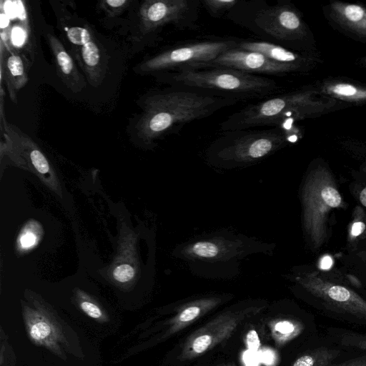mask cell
<instances>
[{
  "mask_svg": "<svg viewBox=\"0 0 366 366\" xmlns=\"http://www.w3.org/2000/svg\"><path fill=\"white\" fill-rule=\"evenodd\" d=\"M302 287L327 310L366 324V299L325 271L300 281Z\"/></svg>",
  "mask_w": 366,
  "mask_h": 366,
  "instance_id": "5b68a950",
  "label": "cell"
},
{
  "mask_svg": "<svg viewBox=\"0 0 366 366\" xmlns=\"http://www.w3.org/2000/svg\"><path fill=\"white\" fill-rule=\"evenodd\" d=\"M330 91L339 97L351 99H366V91L360 90L352 85L338 84L330 88Z\"/></svg>",
  "mask_w": 366,
  "mask_h": 366,
  "instance_id": "7402d4cb",
  "label": "cell"
},
{
  "mask_svg": "<svg viewBox=\"0 0 366 366\" xmlns=\"http://www.w3.org/2000/svg\"><path fill=\"white\" fill-rule=\"evenodd\" d=\"M338 355L337 350L322 347L304 353L291 366H331Z\"/></svg>",
  "mask_w": 366,
  "mask_h": 366,
  "instance_id": "e0dca14e",
  "label": "cell"
},
{
  "mask_svg": "<svg viewBox=\"0 0 366 366\" xmlns=\"http://www.w3.org/2000/svg\"><path fill=\"white\" fill-rule=\"evenodd\" d=\"M271 335L276 345L283 346L297 337L303 330L302 324L292 319H277L269 323Z\"/></svg>",
  "mask_w": 366,
  "mask_h": 366,
  "instance_id": "2e32d148",
  "label": "cell"
},
{
  "mask_svg": "<svg viewBox=\"0 0 366 366\" xmlns=\"http://www.w3.org/2000/svg\"><path fill=\"white\" fill-rule=\"evenodd\" d=\"M285 137L277 128L224 132L209 147V154L222 161L244 162L261 159L280 148Z\"/></svg>",
  "mask_w": 366,
  "mask_h": 366,
  "instance_id": "277c9868",
  "label": "cell"
},
{
  "mask_svg": "<svg viewBox=\"0 0 366 366\" xmlns=\"http://www.w3.org/2000/svg\"><path fill=\"white\" fill-rule=\"evenodd\" d=\"M36 235L31 232H26L20 237V244L22 247L28 248L34 244Z\"/></svg>",
  "mask_w": 366,
  "mask_h": 366,
  "instance_id": "4316f807",
  "label": "cell"
},
{
  "mask_svg": "<svg viewBox=\"0 0 366 366\" xmlns=\"http://www.w3.org/2000/svg\"><path fill=\"white\" fill-rule=\"evenodd\" d=\"M238 101L193 90L172 87L147 96L136 124V134L152 143L184 124L211 116Z\"/></svg>",
  "mask_w": 366,
  "mask_h": 366,
  "instance_id": "6da1fadb",
  "label": "cell"
},
{
  "mask_svg": "<svg viewBox=\"0 0 366 366\" xmlns=\"http://www.w3.org/2000/svg\"><path fill=\"white\" fill-rule=\"evenodd\" d=\"M253 24L262 34L277 40H288L301 31V21L295 11L286 6H266L254 16Z\"/></svg>",
  "mask_w": 366,
  "mask_h": 366,
  "instance_id": "8fae6325",
  "label": "cell"
},
{
  "mask_svg": "<svg viewBox=\"0 0 366 366\" xmlns=\"http://www.w3.org/2000/svg\"><path fill=\"white\" fill-rule=\"evenodd\" d=\"M332 264L331 259L328 257H325L322 261V268H327Z\"/></svg>",
  "mask_w": 366,
  "mask_h": 366,
  "instance_id": "1f68e13d",
  "label": "cell"
},
{
  "mask_svg": "<svg viewBox=\"0 0 366 366\" xmlns=\"http://www.w3.org/2000/svg\"><path fill=\"white\" fill-rule=\"evenodd\" d=\"M336 10L351 26L366 33V10L364 8L355 4H338Z\"/></svg>",
  "mask_w": 366,
  "mask_h": 366,
  "instance_id": "ac0fdd59",
  "label": "cell"
},
{
  "mask_svg": "<svg viewBox=\"0 0 366 366\" xmlns=\"http://www.w3.org/2000/svg\"><path fill=\"white\" fill-rule=\"evenodd\" d=\"M238 41L234 38H220L175 46L142 61L137 69L143 74H158L193 68L235 48Z\"/></svg>",
  "mask_w": 366,
  "mask_h": 366,
  "instance_id": "3957f363",
  "label": "cell"
},
{
  "mask_svg": "<svg viewBox=\"0 0 366 366\" xmlns=\"http://www.w3.org/2000/svg\"><path fill=\"white\" fill-rule=\"evenodd\" d=\"M134 276V269L129 264H122L116 267L113 271L114 278L122 283L129 282Z\"/></svg>",
  "mask_w": 366,
  "mask_h": 366,
  "instance_id": "d4e9b609",
  "label": "cell"
},
{
  "mask_svg": "<svg viewBox=\"0 0 366 366\" xmlns=\"http://www.w3.org/2000/svg\"><path fill=\"white\" fill-rule=\"evenodd\" d=\"M359 197L361 204L366 207V187L360 192Z\"/></svg>",
  "mask_w": 366,
  "mask_h": 366,
  "instance_id": "4dcf8cb0",
  "label": "cell"
},
{
  "mask_svg": "<svg viewBox=\"0 0 366 366\" xmlns=\"http://www.w3.org/2000/svg\"><path fill=\"white\" fill-rule=\"evenodd\" d=\"M46 36L54 57L58 76L72 92L78 93L82 91L86 87V81L78 70L71 54L53 34L47 33Z\"/></svg>",
  "mask_w": 366,
  "mask_h": 366,
  "instance_id": "7c38bea8",
  "label": "cell"
},
{
  "mask_svg": "<svg viewBox=\"0 0 366 366\" xmlns=\"http://www.w3.org/2000/svg\"><path fill=\"white\" fill-rule=\"evenodd\" d=\"M220 302L217 298L197 300L180 307L177 314L167 322V329L164 337H169L188 327L208 312L216 307Z\"/></svg>",
  "mask_w": 366,
  "mask_h": 366,
  "instance_id": "5bb4252c",
  "label": "cell"
},
{
  "mask_svg": "<svg viewBox=\"0 0 366 366\" xmlns=\"http://www.w3.org/2000/svg\"><path fill=\"white\" fill-rule=\"evenodd\" d=\"M190 250L194 255L202 258H213L219 252L216 244L208 241L196 242L192 246Z\"/></svg>",
  "mask_w": 366,
  "mask_h": 366,
  "instance_id": "603a6c76",
  "label": "cell"
},
{
  "mask_svg": "<svg viewBox=\"0 0 366 366\" xmlns=\"http://www.w3.org/2000/svg\"><path fill=\"white\" fill-rule=\"evenodd\" d=\"M219 366H235V365L233 364H224V365H221Z\"/></svg>",
  "mask_w": 366,
  "mask_h": 366,
  "instance_id": "d6a6232c",
  "label": "cell"
},
{
  "mask_svg": "<svg viewBox=\"0 0 366 366\" xmlns=\"http://www.w3.org/2000/svg\"><path fill=\"white\" fill-rule=\"evenodd\" d=\"M3 77L10 99L16 102L19 92L29 81L28 68L23 57L1 41V79Z\"/></svg>",
  "mask_w": 366,
  "mask_h": 366,
  "instance_id": "4fadbf2b",
  "label": "cell"
},
{
  "mask_svg": "<svg viewBox=\"0 0 366 366\" xmlns=\"http://www.w3.org/2000/svg\"><path fill=\"white\" fill-rule=\"evenodd\" d=\"M334 366H366V356L348 360Z\"/></svg>",
  "mask_w": 366,
  "mask_h": 366,
  "instance_id": "83f0119b",
  "label": "cell"
},
{
  "mask_svg": "<svg viewBox=\"0 0 366 366\" xmlns=\"http://www.w3.org/2000/svg\"><path fill=\"white\" fill-rule=\"evenodd\" d=\"M199 0H146L139 7V28L142 34H150L165 26L179 29L197 27Z\"/></svg>",
  "mask_w": 366,
  "mask_h": 366,
  "instance_id": "8992f818",
  "label": "cell"
},
{
  "mask_svg": "<svg viewBox=\"0 0 366 366\" xmlns=\"http://www.w3.org/2000/svg\"><path fill=\"white\" fill-rule=\"evenodd\" d=\"M307 217L308 227L317 243L323 239L326 215L332 209L338 207L342 203V197L332 181L325 175H319L312 179L308 189ZM314 237V238H315Z\"/></svg>",
  "mask_w": 366,
  "mask_h": 366,
  "instance_id": "30bf717a",
  "label": "cell"
},
{
  "mask_svg": "<svg viewBox=\"0 0 366 366\" xmlns=\"http://www.w3.org/2000/svg\"><path fill=\"white\" fill-rule=\"evenodd\" d=\"M25 320L29 335L33 342L49 348H56L59 340L56 327L43 314L27 310Z\"/></svg>",
  "mask_w": 366,
  "mask_h": 366,
  "instance_id": "9a60e30c",
  "label": "cell"
},
{
  "mask_svg": "<svg viewBox=\"0 0 366 366\" xmlns=\"http://www.w3.org/2000/svg\"><path fill=\"white\" fill-rule=\"evenodd\" d=\"M64 36L70 46V52L93 86H99L104 80L108 59L98 43L92 29L87 25H62Z\"/></svg>",
  "mask_w": 366,
  "mask_h": 366,
  "instance_id": "52a82bcc",
  "label": "cell"
},
{
  "mask_svg": "<svg viewBox=\"0 0 366 366\" xmlns=\"http://www.w3.org/2000/svg\"><path fill=\"white\" fill-rule=\"evenodd\" d=\"M338 337L342 345L366 352V333L342 330Z\"/></svg>",
  "mask_w": 366,
  "mask_h": 366,
  "instance_id": "d6986e66",
  "label": "cell"
},
{
  "mask_svg": "<svg viewBox=\"0 0 366 366\" xmlns=\"http://www.w3.org/2000/svg\"><path fill=\"white\" fill-rule=\"evenodd\" d=\"M130 3V0H103L99 2L98 6L107 16L113 17L122 13Z\"/></svg>",
  "mask_w": 366,
  "mask_h": 366,
  "instance_id": "44dd1931",
  "label": "cell"
},
{
  "mask_svg": "<svg viewBox=\"0 0 366 366\" xmlns=\"http://www.w3.org/2000/svg\"><path fill=\"white\" fill-rule=\"evenodd\" d=\"M172 87L186 89L238 102L267 98L278 89L272 79L228 68L180 69L157 74Z\"/></svg>",
  "mask_w": 366,
  "mask_h": 366,
  "instance_id": "7a4b0ae2",
  "label": "cell"
},
{
  "mask_svg": "<svg viewBox=\"0 0 366 366\" xmlns=\"http://www.w3.org/2000/svg\"><path fill=\"white\" fill-rule=\"evenodd\" d=\"M210 67L228 68L255 75H280L295 69L276 62L261 53L235 47L223 52L209 62L188 69Z\"/></svg>",
  "mask_w": 366,
  "mask_h": 366,
  "instance_id": "9c48e42d",
  "label": "cell"
},
{
  "mask_svg": "<svg viewBox=\"0 0 366 366\" xmlns=\"http://www.w3.org/2000/svg\"><path fill=\"white\" fill-rule=\"evenodd\" d=\"M365 258H366V252L365 253Z\"/></svg>",
  "mask_w": 366,
  "mask_h": 366,
  "instance_id": "836d02e7",
  "label": "cell"
},
{
  "mask_svg": "<svg viewBox=\"0 0 366 366\" xmlns=\"http://www.w3.org/2000/svg\"><path fill=\"white\" fill-rule=\"evenodd\" d=\"M239 3L236 0H204L201 4L207 12L214 17H220Z\"/></svg>",
  "mask_w": 366,
  "mask_h": 366,
  "instance_id": "ffe728a7",
  "label": "cell"
},
{
  "mask_svg": "<svg viewBox=\"0 0 366 366\" xmlns=\"http://www.w3.org/2000/svg\"><path fill=\"white\" fill-rule=\"evenodd\" d=\"M81 310L94 320H102L104 319V314L102 310L94 303L88 301L82 300L79 302Z\"/></svg>",
  "mask_w": 366,
  "mask_h": 366,
  "instance_id": "484cf974",
  "label": "cell"
},
{
  "mask_svg": "<svg viewBox=\"0 0 366 366\" xmlns=\"http://www.w3.org/2000/svg\"><path fill=\"white\" fill-rule=\"evenodd\" d=\"M247 345L252 349H257L259 346L257 337L253 331H250L248 334Z\"/></svg>",
  "mask_w": 366,
  "mask_h": 366,
  "instance_id": "f546056e",
  "label": "cell"
},
{
  "mask_svg": "<svg viewBox=\"0 0 366 366\" xmlns=\"http://www.w3.org/2000/svg\"><path fill=\"white\" fill-rule=\"evenodd\" d=\"M30 162L36 170L41 174H46L49 171V162L36 145L31 152Z\"/></svg>",
  "mask_w": 366,
  "mask_h": 366,
  "instance_id": "cb8c5ba5",
  "label": "cell"
},
{
  "mask_svg": "<svg viewBox=\"0 0 366 366\" xmlns=\"http://www.w3.org/2000/svg\"><path fill=\"white\" fill-rule=\"evenodd\" d=\"M366 225L362 222H356L352 224L351 233L353 236L357 237L362 234L365 229Z\"/></svg>",
  "mask_w": 366,
  "mask_h": 366,
  "instance_id": "f1b7e54d",
  "label": "cell"
},
{
  "mask_svg": "<svg viewBox=\"0 0 366 366\" xmlns=\"http://www.w3.org/2000/svg\"><path fill=\"white\" fill-rule=\"evenodd\" d=\"M256 307L223 313L192 333L184 343L181 360L194 359L231 336L245 319L256 313Z\"/></svg>",
  "mask_w": 366,
  "mask_h": 366,
  "instance_id": "ba28073f",
  "label": "cell"
}]
</instances>
